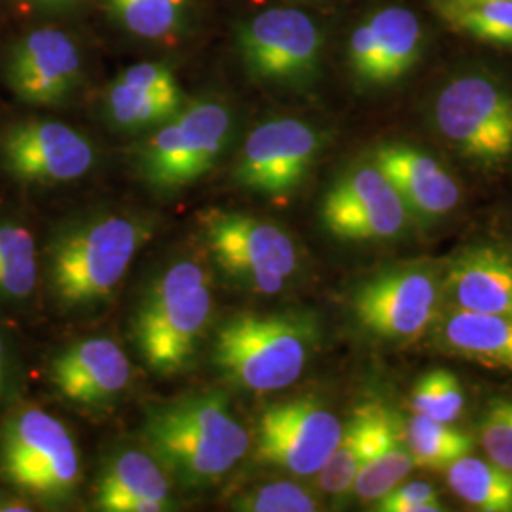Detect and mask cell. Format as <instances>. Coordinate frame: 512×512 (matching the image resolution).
Here are the masks:
<instances>
[{"label":"cell","mask_w":512,"mask_h":512,"mask_svg":"<svg viewBox=\"0 0 512 512\" xmlns=\"http://www.w3.org/2000/svg\"><path fill=\"white\" fill-rule=\"evenodd\" d=\"M50 384L80 408H105L131 384V363L118 342L107 336L80 340L59 351L50 363Z\"/></svg>","instance_id":"2e32d148"},{"label":"cell","mask_w":512,"mask_h":512,"mask_svg":"<svg viewBox=\"0 0 512 512\" xmlns=\"http://www.w3.org/2000/svg\"><path fill=\"white\" fill-rule=\"evenodd\" d=\"M184 107V97L147 92L114 78L105 95V110L116 129L137 133L164 126Z\"/></svg>","instance_id":"cb8c5ba5"},{"label":"cell","mask_w":512,"mask_h":512,"mask_svg":"<svg viewBox=\"0 0 512 512\" xmlns=\"http://www.w3.org/2000/svg\"><path fill=\"white\" fill-rule=\"evenodd\" d=\"M10 382V353L6 348L4 336L0 334V397L6 393Z\"/></svg>","instance_id":"d590c367"},{"label":"cell","mask_w":512,"mask_h":512,"mask_svg":"<svg viewBox=\"0 0 512 512\" xmlns=\"http://www.w3.org/2000/svg\"><path fill=\"white\" fill-rule=\"evenodd\" d=\"M414 414L427 416L442 423H454L465 410V395L458 376L450 370L435 368L421 374L410 395Z\"/></svg>","instance_id":"f546056e"},{"label":"cell","mask_w":512,"mask_h":512,"mask_svg":"<svg viewBox=\"0 0 512 512\" xmlns=\"http://www.w3.org/2000/svg\"><path fill=\"white\" fill-rule=\"evenodd\" d=\"M202 234L220 270L249 293H281L298 270L293 238L277 224L239 211H209Z\"/></svg>","instance_id":"ba28073f"},{"label":"cell","mask_w":512,"mask_h":512,"mask_svg":"<svg viewBox=\"0 0 512 512\" xmlns=\"http://www.w3.org/2000/svg\"><path fill=\"white\" fill-rule=\"evenodd\" d=\"M446 482L478 511L512 512V473L494 461L463 456L446 467Z\"/></svg>","instance_id":"603a6c76"},{"label":"cell","mask_w":512,"mask_h":512,"mask_svg":"<svg viewBox=\"0 0 512 512\" xmlns=\"http://www.w3.org/2000/svg\"><path fill=\"white\" fill-rule=\"evenodd\" d=\"M112 18L135 37L165 40L181 35L188 21V0H105Z\"/></svg>","instance_id":"4316f807"},{"label":"cell","mask_w":512,"mask_h":512,"mask_svg":"<svg viewBox=\"0 0 512 512\" xmlns=\"http://www.w3.org/2000/svg\"><path fill=\"white\" fill-rule=\"evenodd\" d=\"M403 429L416 467L429 471H446L456 459L471 454L475 444L471 435L459 431L452 423L431 420L421 414H414Z\"/></svg>","instance_id":"d4e9b609"},{"label":"cell","mask_w":512,"mask_h":512,"mask_svg":"<svg viewBox=\"0 0 512 512\" xmlns=\"http://www.w3.org/2000/svg\"><path fill=\"white\" fill-rule=\"evenodd\" d=\"M143 439L165 473L186 488L219 482L247 456L251 437L219 393H203L152 408Z\"/></svg>","instance_id":"6da1fadb"},{"label":"cell","mask_w":512,"mask_h":512,"mask_svg":"<svg viewBox=\"0 0 512 512\" xmlns=\"http://www.w3.org/2000/svg\"><path fill=\"white\" fill-rule=\"evenodd\" d=\"M442 274L427 260L403 262L365 279L351 296L363 329L393 344L418 340L442 311Z\"/></svg>","instance_id":"52a82bcc"},{"label":"cell","mask_w":512,"mask_h":512,"mask_svg":"<svg viewBox=\"0 0 512 512\" xmlns=\"http://www.w3.org/2000/svg\"><path fill=\"white\" fill-rule=\"evenodd\" d=\"M480 444L490 461L512 473V399L490 401L480 421Z\"/></svg>","instance_id":"1f68e13d"},{"label":"cell","mask_w":512,"mask_h":512,"mask_svg":"<svg viewBox=\"0 0 512 512\" xmlns=\"http://www.w3.org/2000/svg\"><path fill=\"white\" fill-rule=\"evenodd\" d=\"M440 16L471 37L512 48V0H486L456 8H440Z\"/></svg>","instance_id":"f1b7e54d"},{"label":"cell","mask_w":512,"mask_h":512,"mask_svg":"<svg viewBox=\"0 0 512 512\" xmlns=\"http://www.w3.org/2000/svg\"><path fill=\"white\" fill-rule=\"evenodd\" d=\"M414 467L416 463L404 439V429H401V433L359 471L351 486V494L365 503H376L399 486Z\"/></svg>","instance_id":"83f0119b"},{"label":"cell","mask_w":512,"mask_h":512,"mask_svg":"<svg viewBox=\"0 0 512 512\" xmlns=\"http://www.w3.org/2000/svg\"><path fill=\"white\" fill-rule=\"evenodd\" d=\"M374 164L401 196L410 219L437 224L461 202L459 184L435 156L406 143H389L374 152Z\"/></svg>","instance_id":"e0dca14e"},{"label":"cell","mask_w":512,"mask_h":512,"mask_svg":"<svg viewBox=\"0 0 512 512\" xmlns=\"http://www.w3.org/2000/svg\"><path fill=\"white\" fill-rule=\"evenodd\" d=\"M323 147V135L296 118H274L253 129L239 152V186L283 198L306 181Z\"/></svg>","instance_id":"4fadbf2b"},{"label":"cell","mask_w":512,"mask_h":512,"mask_svg":"<svg viewBox=\"0 0 512 512\" xmlns=\"http://www.w3.org/2000/svg\"><path fill=\"white\" fill-rule=\"evenodd\" d=\"M319 342V327L308 313L232 315L213 338V363L239 389L274 393L304 374Z\"/></svg>","instance_id":"3957f363"},{"label":"cell","mask_w":512,"mask_h":512,"mask_svg":"<svg viewBox=\"0 0 512 512\" xmlns=\"http://www.w3.org/2000/svg\"><path fill=\"white\" fill-rule=\"evenodd\" d=\"M232 110L213 99L183 107L141 145L137 164L160 194H175L205 177L230 145Z\"/></svg>","instance_id":"8992f818"},{"label":"cell","mask_w":512,"mask_h":512,"mask_svg":"<svg viewBox=\"0 0 512 512\" xmlns=\"http://www.w3.org/2000/svg\"><path fill=\"white\" fill-rule=\"evenodd\" d=\"M382 512H437L442 511L439 492L429 482H408L395 486L389 494L376 501Z\"/></svg>","instance_id":"d6a6232c"},{"label":"cell","mask_w":512,"mask_h":512,"mask_svg":"<svg viewBox=\"0 0 512 512\" xmlns=\"http://www.w3.org/2000/svg\"><path fill=\"white\" fill-rule=\"evenodd\" d=\"M116 78L147 92L184 97L177 76L171 71V67L164 63H137L122 71Z\"/></svg>","instance_id":"e575fe53"},{"label":"cell","mask_w":512,"mask_h":512,"mask_svg":"<svg viewBox=\"0 0 512 512\" xmlns=\"http://www.w3.org/2000/svg\"><path fill=\"white\" fill-rule=\"evenodd\" d=\"M171 505L169 478L150 452L122 450L107 459L95 488L99 511L160 512Z\"/></svg>","instance_id":"ffe728a7"},{"label":"cell","mask_w":512,"mask_h":512,"mask_svg":"<svg viewBox=\"0 0 512 512\" xmlns=\"http://www.w3.org/2000/svg\"><path fill=\"white\" fill-rule=\"evenodd\" d=\"M238 509L251 512H313L319 501L304 486L294 482L262 484L238 501Z\"/></svg>","instance_id":"4dcf8cb0"},{"label":"cell","mask_w":512,"mask_h":512,"mask_svg":"<svg viewBox=\"0 0 512 512\" xmlns=\"http://www.w3.org/2000/svg\"><path fill=\"white\" fill-rule=\"evenodd\" d=\"M37 8H48V10H59V8H71L78 0H23Z\"/></svg>","instance_id":"8d00e7d4"},{"label":"cell","mask_w":512,"mask_h":512,"mask_svg":"<svg viewBox=\"0 0 512 512\" xmlns=\"http://www.w3.org/2000/svg\"><path fill=\"white\" fill-rule=\"evenodd\" d=\"M150 234L147 222L114 213L69 226L48 249L50 293L67 310L103 304L120 287Z\"/></svg>","instance_id":"7a4b0ae2"},{"label":"cell","mask_w":512,"mask_h":512,"mask_svg":"<svg viewBox=\"0 0 512 512\" xmlns=\"http://www.w3.org/2000/svg\"><path fill=\"white\" fill-rule=\"evenodd\" d=\"M82 80V57L73 38L42 27L19 38L6 59V82L23 103L55 107L65 103Z\"/></svg>","instance_id":"9a60e30c"},{"label":"cell","mask_w":512,"mask_h":512,"mask_svg":"<svg viewBox=\"0 0 512 512\" xmlns=\"http://www.w3.org/2000/svg\"><path fill=\"white\" fill-rule=\"evenodd\" d=\"M448 308L484 315H512V258L495 245L463 249L442 274Z\"/></svg>","instance_id":"ac0fdd59"},{"label":"cell","mask_w":512,"mask_h":512,"mask_svg":"<svg viewBox=\"0 0 512 512\" xmlns=\"http://www.w3.org/2000/svg\"><path fill=\"white\" fill-rule=\"evenodd\" d=\"M476 2H486V0H437V8H456V6H467V4H476Z\"/></svg>","instance_id":"74e56055"},{"label":"cell","mask_w":512,"mask_h":512,"mask_svg":"<svg viewBox=\"0 0 512 512\" xmlns=\"http://www.w3.org/2000/svg\"><path fill=\"white\" fill-rule=\"evenodd\" d=\"M4 169L21 183L61 184L92 169V143L76 129L55 120L21 122L0 139Z\"/></svg>","instance_id":"5bb4252c"},{"label":"cell","mask_w":512,"mask_h":512,"mask_svg":"<svg viewBox=\"0 0 512 512\" xmlns=\"http://www.w3.org/2000/svg\"><path fill=\"white\" fill-rule=\"evenodd\" d=\"M380 52V84H391L408 73L421 54V25L416 14L389 6L368 19Z\"/></svg>","instance_id":"7402d4cb"},{"label":"cell","mask_w":512,"mask_h":512,"mask_svg":"<svg viewBox=\"0 0 512 512\" xmlns=\"http://www.w3.org/2000/svg\"><path fill=\"white\" fill-rule=\"evenodd\" d=\"M213 317L209 274L194 260H179L158 275L133 317L141 359L160 376H173L194 361Z\"/></svg>","instance_id":"277c9868"},{"label":"cell","mask_w":512,"mask_h":512,"mask_svg":"<svg viewBox=\"0 0 512 512\" xmlns=\"http://www.w3.org/2000/svg\"><path fill=\"white\" fill-rule=\"evenodd\" d=\"M349 65L365 84H380V52L368 21L355 27L349 40Z\"/></svg>","instance_id":"836d02e7"},{"label":"cell","mask_w":512,"mask_h":512,"mask_svg":"<svg viewBox=\"0 0 512 512\" xmlns=\"http://www.w3.org/2000/svg\"><path fill=\"white\" fill-rule=\"evenodd\" d=\"M344 423L315 399H293L262 410L256 427L260 461L298 476L319 475L329 461Z\"/></svg>","instance_id":"8fae6325"},{"label":"cell","mask_w":512,"mask_h":512,"mask_svg":"<svg viewBox=\"0 0 512 512\" xmlns=\"http://www.w3.org/2000/svg\"><path fill=\"white\" fill-rule=\"evenodd\" d=\"M433 120L444 141L475 164L497 167L512 158V93L490 76L465 74L448 82Z\"/></svg>","instance_id":"9c48e42d"},{"label":"cell","mask_w":512,"mask_h":512,"mask_svg":"<svg viewBox=\"0 0 512 512\" xmlns=\"http://www.w3.org/2000/svg\"><path fill=\"white\" fill-rule=\"evenodd\" d=\"M0 480L37 501H65L80 482V454L63 421L19 406L0 425Z\"/></svg>","instance_id":"5b68a950"},{"label":"cell","mask_w":512,"mask_h":512,"mask_svg":"<svg viewBox=\"0 0 512 512\" xmlns=\"http://www.w3.org/2000/svg\"><path fill=\"white\" fill-rule=\"evenodd\" d=\"M321 222L344 241H393L403 238L410 215L382 169L355 165L340 175L321 203Z\"/></svg>","instance_id":"7c38bea8"},{"label":"cell","mask_w":512,"mask_h":512,"mask_svg":"<svg viewBox=\"0 0 512 512\" xmlns=\"http://www.w3.org/2000/svg\"><path fill=\"white\" fill-rule=\"evenodd\" d=\"M238 52L251 78L304 86L319 71L323 35L304 12L270 8L239 25Z\"/></svg>","instance_id":"30bf717a"},{"label":"cell","mask_w":512,"mask_h":512,"mask_svg":"<svg viewBox=\"0 0 512 512\" xmlns=\"http://www.w3.org/2000/svg\"><path fill=\"white\" fill-rule=\"evenodd\" d=\"M435 346L452 357L512 372V315L440 311L431 327Z\"/></svg>","instance_id":"44dd1931"},{"label":"cell","mask_w":512,"mask_h":512,"mask_svg":"<svg viewBox=\"0 0 512 512\" xmlns=\"http://www.w3.org/2000/svg\"><path fill=\"white\" fill-rule=\"evenodd\" d=\"M403 429L399 418L378 403L361 404L342 429L329 461L319 471V486L325 494H351L359 471Z\"/></svg>","instance_id":"d6986e66"},{"label":"cell","mask_w":512,"mask_h":512,"mask_svg":"<svg viewBox=\"0 0 512 512\" xmlns=\"http://www.w3.org/2000/svg\"><path fill=\"white\" fill-rule=\"evenodd\" d=\"M37 243L16 222H0V300L19 302L37 287Z\"/></svg>","instance_id":"484cf974"}]
</instances>
